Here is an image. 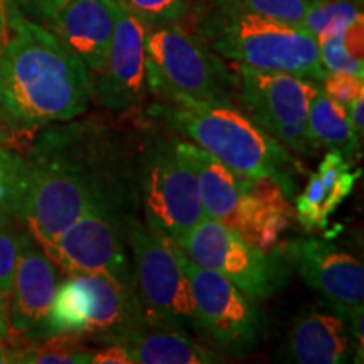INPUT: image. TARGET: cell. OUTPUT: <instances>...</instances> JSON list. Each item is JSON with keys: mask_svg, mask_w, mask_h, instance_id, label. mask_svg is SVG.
<instances>
[{"mask_svg": "<svg viewBox=\"0 0 364 364\" xmlns=\"http://www.w3.org/2000/svg\"><path fill=\"white\" fill-rule=\"evenodd\" d=\"M31 145L21 221L46 250L88 213L134 216L139 164L127 140L93 122L49 127Z\"/></svg>", "mask_w": 364, "mask_h": 364, "instance_id": "1", "label": "cell"}, {"mask_svg": "<svg viewBox=\"0 0 364 364\" xmlns=\"http://www.w3.org/2000/svg\"><path fill=\"white\" fill-rule=\"evenodd\" d=\"M88 68L48 27L9 12V39L0 51V108L12 130L71 122L88 110Z\"/></svg>", "mask_w": 364, "mask_h": 364, "instance_id": "2", "label": "cell"}, {"mask_svg": "<svg viewBox=\"0 0 364 364\" xmlns=\"http://www.w3.org/2000/svg\"><path fill=\"white\" fill-rule=\"evenodd\" d=\"M150 113L171 130L220 159L236 174L268 176L279 182L287 198L294 193L289 149L236 108L231 98L162 102L152 107Z\"/></svg>", "mask_w": 364, "mask_h": 364, "instance_id": "3", "label": "cell"}, {"mask_svg": "<svg viewBox=\"0 0 364 364\" xmlns=\"http://www.w3.org/2000/svg\"><path fill=\"white\" fill-rule=\"evenodd\" d=\"M199 38L218 56L265 71H284L322 81L317 39L304 27L247 14L216 11L204 17Z\"/></svg>", "mask_w": 364, "mask_h": 364, "instance_id": "4", "label": "cell"}, {"mask_svg": "<svg viewBox=\"0 0 364 364\" xmlns=\"http://www.w3.org/2000/svg\"><path fill=\"white\" fill-rule=\"evenodd\" d=\"M147 86L162 102L230 98L236 76L199 36L174 24L149 27L145 38Z\"/></svg>", "mask_w": 364, "mask_h": 364, "instance_id": "5", "label": "cell"}, {"mask_svg": "<svg viewBox=\"0 0 364 364\" xmlns=\"http://www.w3.org/2000/svg\"><path fill=\"white\" fill-rule=\"evenodd\" d=\"M135 290L147 326L203 336L191 285L172 240L132 218L127 230Z\"/></svg>", "mask_w": 364, "mask_h": 364, "instance_id": "6", "label": "cell"}, {"mask_svg": "<svg viewBox=\"0 0 364 364\" xmlns=\"http://www.w3.org/2000/svg\"><path fill=\"white\" fill-rule=\"evenodd\" d=\"M147 326L135 289L105 275L68 277L58 287L41 336L118 339Z\"/></svg>", "mask_w": 364, "mask_h": 364, "instance_id": "7", "label": "cell"}, {"mask_svg": "<svg viewBox=\"0 0 364 364\" xmlns=\"http://www.w3.org/2000/svg\"><path fill=\"white\" fill-rule=\"evenodd\" d=\"M176 243L191 260L225 275L255 302L272 297L289 279L290 265L282 248L253 247L211 218L204 216Z\"/></svg>", "mask_w": 364, "mask_h": 364, "instance_id": "8", "label": "cell"}, {"mask_svg": "<svg viewBox=\"0 0 364 364\" xmlns=\"http://www.w3.org/2000/svg\"><path fill=\"white\" fill-rule=\"evenodd\" d=\"M139 198L150 230L177 241L204 218L198 182L177 139H157L139 157Z\"/></svg>", "mask_w": 364, "mask_h": 364, "instance_id": "9", "label": "cell"}, {"mask_svg": "<svg viewBox=\"0 0 364 364\" xmlns=\"http://www.w3.org/2000/svg\"><path fill=\"white\" fill-rule=\"evenodd\" d=\"M238 98L260 129L300 156L316 152L307 135V113L318 81L284 71L238 68Z\"/></svg>", "mask_w": 364, "mask_h": 364, "instance_id": "10", "label": "cell"}, {"mask_svg": "<svg viewBox=\"0 0 364 364\" xmlns=\"http://www.w3.org/2000/svg\"><path fill=\"white\" fill-rule=\"evenodd\" d=\"M172 243L188 275L203 336L233 356L257 348L265 334V316L257 302L225 275L198 265L177 247L176 241Z\"/></svg>", "mask_w": 364, "mask_h": 364, "instance_id": "11", "label": "cell"}, {"mask_svg": "<svg viewBox=\"0 0 364 364\" xmlns=\"http://www.w3.org/2000/svg\"><path fill=\"white\" fill-rule=\"evenodd\" d=\"M132 218L88 213L68 226L44 253L66 277L105 275L135 289L134 262L127 238Z\"/></svg>", "mask_w": 364, "mask_h": 364, "instance_id": "12", "label": "cell"}, {"mask_svg": "<svg viewBox=\"0 0 364 364\" xmlns=\"http://www.w3.org/2000/svg\"><path fill=\"white\" fill-rule=\"evenodd\" d=\"M149 27L136 19L120 0H117V24L110 51L98 80L93 81V95L110 112L122 113L139 107L147 95L145 38Z\"/></svg>", "mask_w": 364, "mask_h": 364, "instance_id": "13", "label": "cell"}, {"mask_svg": "<svg viewBox=\"0 0 364 364\" xmlns=\"http://www.w3.org/2000/svg\"><path fill=\"white\" fill-rule=\"evenodd\" d=\"M282 252L300 279L321 294L332 309L344 312L363 306L364 267L354 255L318 238L287 241Z\"/></svg>", "mask_w": 364, "mask_h": 364, "instance_id": "14", "label": "cell"}, {"mask_svg": "<svg viewBox=\"0 0 364 364\" xmlns=\"http://www.w3.org/2000/svg\"><path fill=\"white\" fill-rule=\"evenodd\" d=\"M59 284V268L26 235L7 302L11 332L41 336Z\"/></svg>", "mask_w": 364, "mask_h": 364, "instance_id": "15", "label": "cell"}, {"mask_svg": "<svg viewBox=\"0 0 364 364\" xmlns=\"http://www.w3.org/2000/svg\"><path fill=\"white\" fill-rule=\"evenodd\" d=\"M241 194L231 215L221 221L253 247L270 252L289 228L292 208L279 182L268 176H240Z\"/></svg>", "mask_w": 364, "mask_h": 364, "instance_id": "16", "label": "cell"}, {"mask_svg": "<svg viewBox=\"0 0 364 364\" xmlns=\"http://www.w3.org/2000/svg\"><path fill=\"white\" fill-rule=\"evenodd\" d=\"M117 24V0H66L48 27L90 73L98 75L107 63Z\"/></svg>", "mask_w": 364, "mask_h": 364, "instance_id": "17", "label": "cell"}, {"mask_svg": "<svg viewBox=\"0 0 364 364\" xmlns=\"http://www.w3.org/2000/svg\"><path fill=\"white\" fill-rule=\"evenodd\" d=\"M282 359L297 364H341L353 358V341L344 317L331 311H307L294 318Z\"/></svg>", "mask_w": 364, "mask_h": 364, "instance_id": "18", "label": "cell"}, {"mask_svg": "<svg viewBox=\"0 0 364 364\" xmlns=\"http://www.w3.org/2000/svg\"><path fill=\"white\" fill-rule=\"evenodd\" d=\"M135 364H208L221 363V354L204 348L193 336L176 329L144 326L118 339Z\"/></svg>", "mask_w": 364, "mask_h": 364, "instance_id": "19", "label": "cell"}, {"mask_svg": "<svg viewBox=\"0 0 364 364\" xmlns=\"http://www.w3.org/2000/svg\"><path fill=\"white\" fill-rule=\"evenodd\" d=\"M177 147L193 167L204 216L220 223L225 221L241 194L238 174L196 144L177 139Z\"/></svg>", "mask_w": 364, "mask_h": 364, "instance_id": "20", "label": "cell"}, {"mask_svg": "<svg viewBox=\"0 0 364 364\" xmlns=\"http://www.w3.org/2000/svg\"><path fill=\"white\" fill-rule=\"evenodd\" d=\"M307 135L314 150H334L344 157H351L361 145L344 105L334 102L322 90H318L309 107Z\"/></svg>", "mask_w": 364, "mask_h": 364, "instance_id": "21", "label": "cell"}, {"mask_svg": "<svg viewBox=\"0 0 364 364\" xmlns=\"http://www.w3.org/2000/svg\"><path fill=\"white\" fill-rule=\"evenodd\" d=\"M321 63L327 73L364 76L363 19L317 39Z\"/></svg>", "mask_w": 364, "mask_h": 364, "instance_id": "22", "label": "cell"}, {"mask_svg": "<svg viewBox=\"0 0 364 364\" xmlns=\"http://www.w3.org/2000/svg\"><path fill=\"white\" fill-rule=\"evenodd\" d=\"M363 19V0H312L300 27L318 39Z\"/></svg>", "mask_w": 364, "mask_h": 364, "instance_id": "23", "label": "cell"}, {"mask_svg": "<svg viewBox=\"0 0 364 364\" xmlns=\"http://www.w3.org/2000/svg\"><path fill=\"white\" fill-rule=\"evenodd\" d=\"M26 188L24 156L0 145V223L21 221Z\"/></svg>", "mask_w": 364, "mask_h": 364, "instance_id": "24", "label": "cell"}, {"mask_svg": "<svg viewBox=\"0 0 364 364\" xmlns=\"http://www.w3.org/2000/svg\"><path fill=\"white\" fill-rule=\"evenodd\" d=\"M95 351L85 349L78 336H48L41 344H27L16 353V363L27 364H91Z\"/></svg>", "mask_w": 364, "mask_h": 364, "instance_id": "25", "label": "cell"}, {"mask_svg": "<svg viewBox=\"0 0 364 364\" xmlns=\"http://www.w3.org/2000/svg\"><path fill=\"white\" fill-rule=\"evenodd\" d=\"M312 0H218L216 9L300 26Z\"/></svg>", "mask_w": 364, "mask_h": 364, "instance_id": "26", "label": "cell"}, {"mask_svg": "<svg viewBox=\"0 0 364 364\" xmlns=\"http://www.w3.org/2000/svg\"><path fill=\"white\" fill-rule=\"evenodd\" d=\"M299 223L306 230H324L329 225V218L334 215L338 208L334 206L318 176L314 172L309 177V182L304 193L295 199Z\"/></svg>", "mask_w": 364, "mask_h": 364, "instance_id": "27", "label": "cell"}, {"mask_svg": "<svg viewBox=\"0 0 364 364\" xmlns=\"http://www.w3.org/2000/svg\"><path fill=\"white\" fill-rule=\"evenodd\" d=\"M147 27L179 22L189 11V0H120Z\"/></svg>", "mask_w": 364, "mask_h": 364, "instance_id": "28", "label": "cell"}, {"mask_svg": "<svg viewBox=\"0 0 364 364\" xmlns=\"http://www.w3.org/2000/svg\"><path fill=\"white\" fill-rule=\"evenodd\" d=\"M26 235L17 233L9 223H0V295L9 302L16 267Z\"/></svg>", "mask_w": 364, "mask_h": 364, "instance_id": "29", "label": "cell"}, {"mask_svg": "<svg viewBox=\"0 0 364 364\" xmlns=\"http://www.w3.org/2000/svg\"><path fill=\"white\" fill-rule=\"evenodd\" d=\"M321 90L327 97L344 107L359 97H364V76H356L351 73H327L321 81Z\"/></svg>", "mask_w": 364, "mask_h": 364, "instance_id": "30", "label": "cell"}, {"mask_svg": "<svg viewBox=\"0 0 364 364\" xmlns=\"http://www.w3.org/2000/svg\"><path fill=\"white\" fill-rule=\"evenodd\" d=\"M9 12L19 14L24 19L46 26L66 0H7Z\"/></svg>", "mask_w": 364, "mask_h": 364, "instance_id": "31", "label": "cell"}, {"mask_svg": "<svg viewBox=\"0 0 364 364\" xmlns=\"http://www.w3.org/2000/svg\"><path fill=\"white\" fill-rule=\"evenodd\" d=\"M91 364H135L125 344L120 341H108L105 348L93 353Z\"/></svg>", "mask_w": 364, "mask_h": 364, "instance_id": "32", "label": "cell"}, {"mask_svg": "<svg viewBox=\"0 0 364 364\" xmlns=\"http://www.w3.org/2000/svg\"><path fill=\"white\" fill-rule=\"evenodd\" d=\"M346 110H348V117H349V122H351L354 132H356L359 139L363 136V132H364V97H359L354 100L346 107Z\"/></svg>", "mask_w": 364, "mask_h": 364, "instance_id": "33", "label": "cell"}, {"mask_svg": "<svg viewBox=\"0 0 364 364\" xmlns=\"http://www.w3.org/2000/svg\"><path fill=\"white\" fill-rule=\"evenodd\" d=\"M9 39V4L7 0H0V51L4 49Z\"/></svg>", "mask_w": 364, "mask_h": 364, "instance_id": "34", "label": "cell"}, {"mask_svg": "<svg viewBox=\"0 0 364 364\" xmlns=\"http://www.w3.org/2000/svg\"><path fill=\"white\" fill-rule=\"evenodd\" d=\"M11 326H9V314H7V300L0 295V338L7 339Z\"/></svg>", "mask_w": 364, "mask_h": 364, "instance_id": "35", "label": "cell"}, {"mask_svg": "<svg viewBox=\"0 0 364 364\" xmlns=\"http://www.w3.org/2000/svg\"><path fill=\"white\" fill-rule=\"evenodd\" d=\"M2 363H16V356L11 346L6 344V339L0 338V364Z\"/></svg>", "mask_w": 364, "mask_h": 364, "instance_id": "36", "label": "cell"}, {"mask_svg": "<svg viewBox=\"0 0 364 364\" xmlns=\"http://www.w3.org/2000/svg\"><path fill=\"white\" fill-rule=\"evenodd\" d=\"M11 125L7 124L6 117H4L2 108H0V145L6 144V140H9V132H11Z\"/></svg>", "mask_w": 364, "mask_h": 364, "instance_id": "37", "label": "cell"}]
</instances>
